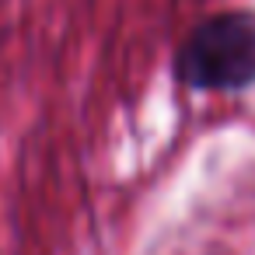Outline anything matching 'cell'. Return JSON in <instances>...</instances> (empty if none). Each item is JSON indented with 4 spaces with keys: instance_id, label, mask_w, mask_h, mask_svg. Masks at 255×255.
<instances>
[{
    "instance_id": "cell-1",
    "label": "cell",
    "mask_w": 255,
    "mask_h": 255,
    "mask_svg": "<svg viewBox=\"0 0 255 255\" xmlns=\"http://www.w3.org/2000/svg\"><path fill=\"white\" fill-rule=\"evenodd\" d=\"M175 74L196 91H241L255 84V11L203 18L178 46Z\"/></svg>"
}]
</instances>
